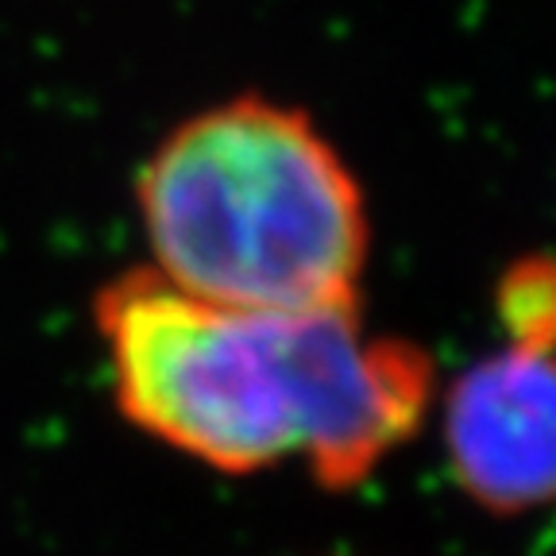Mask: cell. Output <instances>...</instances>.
Segmentation results:
<instances>
[{
	"instance_id": "obj_4",
	"label": "cell",
	"mask_w": 556,
	"mask_h": 556,
	"mask_svg": "<svg viewBox=\"0 0 556 556\" xmlns=\"http://www.w3.org/2000/svg\"><path fill=\"white\" fill-rule=\"evenodd\" d=\"M495 317L506 340L553 348L556 337V275L545 252L518 255L495 282Z\"/></svg>"
},
{
	"instance_id": "obj_2",
	"label": "cell",
	"mask_w": 556,
	"mask_h": 556,
	"mask_svg": "<svg viewBox=\"0 0 556 556\" xmlns=\"http://www.w3.org/2000/svg\"><path fill=\"white\" fill-rule=\"evenodd\" d=\"M151 263L252 313L359 305L371 217L356 170L298 104L236 93L174 124L136 174Z\"/></svg>"
},
{
	"instance_id": "obj_3",
	"label": "cell",
	"mask_w": 556,
	"mask_h": 556,
	"mask_svg": "<svg viewBox=\"0 0 556 556\" xmlns=\"http://www.w3.org/2000/svg\"><path fill=\"white\" fill-rule=\"evenodd\" d=\"M553 348L506 340L444 394L441 433L460 491L491 514L538 510L556 468Z\"/></svg>"
},
{
	"instance_id": "obj_1",
	"label": "cell",
	"mask_w": 556,
	"mask_h": 556,
	"mask_svg": "<svg viewBox=\"0 0 556 556\" xmlns=\"http://www.w3.org/2000/svg\"><path fill=\"white\" fill-rule=\"evenodd\" d=\"M93 325L131 426L232 476L302 456L317 483L348 491L433 406V356L371 332L359 305L228 309L131 267L101 282Z\"/></svg>"
}]
</instances>
